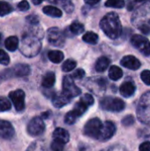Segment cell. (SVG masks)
I'll use <instances>...</instances> for the list:
<instances>
[{"mask_svg": "<svg viewBox=\"0 0 150 151\" xmlns=\"http://www.w3.org/2000/svg\"><path fill=\"white\" fill-rule=\"evenodd\" d=\"M100 27L103 33L111 39H116L121 35L122 26L119 17L115 12L107 13L101 20Z\"/></svg>", "mask_w": 150, "mask_h": 151, "instance_id": "6da1fadb", "label": "cell"}, {"mask_svg": "<svg viewBox=\"0 0 150 151\" xmlns=\"http://www.w3.org/2000/svg\"><path fill=\"white\" fill-rule=\"evenodd\" d=\"M42 48V43L40 42V36L31 32L29 34H26L22 36V40L20 42V51L23 55L27 58H32L36 56Z\"/></svg>", "mask_w": 150, "mask_h": 151, "instance_id": "7a4b0ae2", "label": "cell"}, {"mask_svg": "<svg viewBox=\"0 0 150 151\" xmlns=\"http://www.w3.org/2000/svg\"><path fill=\"white\" fill-rule=\"evenodd\" d=\"M137 116L141 122L150 126V91L141 98L137 108Z\"/></svg>", "mask_w": 150, "mask_h": 151, "instance_id": "3957f363", "label": "cell"}, {"mask_svg": "<svg viewBox=\"0 0 150 151\" xmlns=\"http://www.w3.org/2000/svg\"><path fill=\"white\" fill-rule=\"evenodd\" d=\"M132 22L134 26L140 27L146 25L150 27V2L141 6L133 15Z\"/></svg>", "mask_w": 150, "mask_h": 151, "instance_id": "277c9868", "label": "cell"}, {"mask_svg": "<svg viewBox=\"0 0 150 151\" xmlns=\"http://www.w3.org/2000/svg\"><path fill=\"white\" fill-rule=\"evenodd\" d=\"M100 104L103 110L108 111H121L126 107L125 102L123 100L111 96L104 97L103 99H102Z\"/></svg>", "mask_w": 150, "mask_h": 151, "instance_id": "5b68a950", "label": "cell"}, {"mask_svg": "<svg viewBox=\"0 0 150 151\" xmlns=\"http://www.w3.org/2000/svg\"><path fill=\"white\" fill-rule=\"evenodd\" d=\"M103 124L97 118L92 119L87 122L84 127V134L93 139H99Z\"/></svg>", "mask_w": 150, "mask_h": 151, "instance_id": "8992f818", "label": "cell"}, {"mask_svg": "<svg viewBox=\"0 0 150 151\" xmlns=\"http://www.w3.org/2000/svg\"><path fill=\"white\" fill-rule=\"evenodd\" d=\"M88 108V106L84 102H82L81 100H80V102H78L74 105L73 110L66 113V115L65 117V122L67 125L73 124L76 121L77 118H79L82 114H84V112L87 111Z\"/></svg>", "mask_w": 150, "mask_h": 151, "instance_id": "52a82bcc", "label": "cell"}, {"mask_svg": "<svg viewBox=\"0 0 150 151\" xmlns=\"http://www.w3.org/2000/svg\"><path fill=\"white\" fill-rule=\"evenodd\" d=\"M132 44L145 56H150V42L143 35H134L131 39Z\"/></svg>", "mask_w": 150, "mask_h": 151, "instance_id": "ba28073f", "label": "cell"}, {"mask_svg": "<svg viewBox=\"0 0 150 151\" xmlns=\"http://www.w3.org/2000/svg\"><path fill=\"white\" fill-rule=\"evenodd\" d=\"M48 42L55 47H62L65 44V35L57 27H51L47 32Z\"/></svg>", "mask_w": 150, "mask_h": 151, "instance_id": "9c48e42d", "label": "cell"}, {"mask_svg": "<svg viewBox=\"0 0 150 151\" xmlns=\"http://www.w3.org/2000/svg\"><path fill=\"white\" fill-rule=\"evenodd\" d=\"M63 93L70 98L80 95V89L75 85L72 76H65L63 80Z\"/></svg>", "mask_w": 150, "mask_h": 151, "instance_id": "30bf717a", "label": "cell"}, {"mask_svg": "<svg viewBox=\"0 0 150 151\" xmlns=\"http://www.w3.org/2000/svg\"><path fill=\"white\" fill-rule=\"evenodd\" d=\"M45 130V124L41 117H35L27 125V133L32 136L41 135Z\"/></svg>", "mask_w": 150, "mask_h": 151, "instance_id": "8fae6325", "label": "cell"}, {"mask_svg": "<svg viewBox=\"0 0 150 151\" xmlns=\"http://www.w3.org/2000/svg\"><path fill=\"white\" fill-rule=\"evenodd\" d=\"M9 98L12 102L16 111H22L25 109V93L21 89H17L9 94Z\"/></svg>", "mask_w": 150, "mask_h": 151, "instance_id": "7c38bea8", "label": "cell"}, {"mask_svg": "<svg viewBox=\"0 0 150 151\" xmlns=\"http://www.w3.org/2000/svg\"><path fill=\"white\" fill-rule=\"evenodd\" d=\"M116 133V126L111 121H106L104 124H103L100 137L98 140L102 142H105L110 140Z\"/></svg>", "mask_w": 150, "mask_h": 151, "instance_id": "4fadbf2b", "label": "cell"}, {"mask_svg": "<svg viewBox=\"0 0 150 151\" xmlns=\"http://www.w3.org/2000/svg\"><path fill=\"white\" fill-rule=\"evenodd\" d=\"M15 134L12 125L6 120H0V137L9 140L11 139Z\"/></svg>", "mask_w": 150, "mask_h": 151, "instance_id": "5bb4252c", "label": "cell"}, {"mask_svg": "<svg viewBox=\"0 0 150 151\" xmlns=\"http://www.w3.org/2000/svg\"><path fill=\"white\" fill-rule=\"evenodd\" d=\"M121 65L131 70H137L141 67V62L133 56H126L121 60Z\"/></svg>", "mask_w": 150, "mask_h": 151, "instance_id": "9a60e30c", "label": "cell"}, {"mask_svg": "<svg viewBox=\"0 0 150 151\" xmlns=\"http://www.w3.org/2000/svg\"><path fill=\"white\" fill-rule=\"evenodd\" d=\"M120 94L125 97H130L132 96L135 92V86L131 81H126L124 82L119 88Z\"/></svg>", "mask_w": 150, "mask_h": 151, "instance_id": "2e32d148", "label": "cell"}, {"mask_svg": "<svg viewBox=\"0 0 150 151\" xmlns=\"http://www.w3.org/2000/svg\"><path fill=\"white\" fill-rule=\"evenodd\" d=\"M71 98L69 96H67L66 95H65L64 93L59 94V95H56L53 96L52 98V104L56 108H61L66 104H69Z\"/></svg>", "mask_w": 150, "mask_h": 151, "instance_id": "e0dca14e", "label": "cell"}, {"mask_svg": "<svg viewBox=\"0 0 150 151\" xmlns=\"http://www.w3.org/2000/svg\"><path fill=\"white\" fill-rule=\"evenodd\" d=\"M11 72L17 77H24L30 73V67L25 64H18L13 67Z\"/></svg>", "mask_w": 150, "mask_h": 151, "instance_id": "ac0fdd59", "label": "cell"}, {"mask_svg": "<svg viewBox=\"0 0 150 151\" xmlns=\"http://www.w3.org/2000/svg\"><path fill=\"white\" fill-rule=\"evenodd\" d=\"M53 138L56 139V140H58L62 142H64L65 144L67 143L70 140V135H69V133L64 129V128H57L54 133H53Z\"/></svg>", "mask_w": 150, "mask_h": 151, "instance_id": "d6986e66", "label": "cell"}, {"mask_svg": "<svg viewBox=\"0 0 150 151\" xmlns=\"http://www.w3.org/2000/svg\"><path fill=\"white\" fill-rule=\"evenodd\" d=\"M55 81H56L55 73L52 72H49L44 75L42 81V87H44L46 88H50L53 87V85L55 84Z\"/></svg>", "mask_w": 150, "mask_h": 151, "instance_id": "ffe728a7", "label": "cell"}, {"mask_svg": "<svg viewBox=\"0 0 150 151\" xmlns=\"http://www.w3.org/2000/svg\"><path fill=\"white\" fill-rule=\"evenodd\" d=\"M5 48L9 51H15L19 46V39L17 36H10L4 42Z\"/></svg>", "mask_w": 150, "mask_h": 151, "instance_id": "44dd1931", "label": "cell"}, {"mask_svg": "<svg viewBox=\"0 0 150 151\" xmlns=\"http://www.w3.org/2000/svg\"><path fill=\"white\" fill-rule=\"evenodd\" d=\"M110 63H111V61L108 58L101 57L100 58H98V60L95 63V70L97 72H100V73L104 72L108 68Z\"/></svg>", "mask_w": 150, "mask_h": 151, "instance_id": "7402d4cb", "label": "cell"}, {"mask_svg": "<svg viewBox=\"0 0 150 151\" xmlns=\"http://www.w3.org/2000/svg\"><path fill=\"white\" fill-rule=\"evenodd\" d=\"M42 12L45 14H47L48 16L54 17V18H59L62 16L61 10H59L58 8H57L55 6H51V5H47V6L43 7Z\"/></svg>", "mask_w": 150, "mask_h": 151, "instance_id": "603a6c76", "label": "cell"}, {"mask_svg": "<svg viewBox=\"0 0 150 151\" xmlns=\"http://www.w3.org/2000/svg\"><path fill=\"white\" fill-rule=\"evenodd\" d=\"M48 57H49V59L55 64H58L62 62L64 59V54L60 50H51L49 52Z\"/></svg>", "mask_w": 150, "mask_h": 151, "instance_id": "cb8c5ba5", "label": "cell"}, {"mask_svg": "<svg viewBox=\"0 0 150 151\" xmlns=\"http://www.w3.org/2000/svg\"><path fill=\"white\" fill-rule=\"evenodd\" d=\"M123 76V72L122 70L117 66V65H112L110 70H109V77L112 81H118Z\"/></svg>", "mask_w": 150, "mask_h": 151, "instance_id": "d4e9b609", "label": "cell"}, {"mask_svg": "<svg viewBox=\"0 0 150 151\" xmlns=\"http://www.w3.org/2000/svg\"><path fill=\"white\" fill-rule=\"evenodd\" d=\"M83 41L88 42V43H90V44H95L97 43L98 42V35L94 33V32H87L86 34H84L83 37H82Z\"/></svg>", "mask_w": 150, "mask_h": 151, "instance_id": "484cf974", "label": "cell"}, {"mask_svg": "<svg viewBox=\"0 0 150 151\" xmlns=\"http://www.w3.org/2000/svg\"><path fill=\"white\" fill-rule=\"evenodd\" d=\"M12 12V7L10 4L4 1H0V16H4Z\"/></svg>", "mask_w": 150, "mask_h": 151, "instance_id": "4316f807", "label": "cell"}, {"mask_svg": "<svg viewBox=\"0 0 150 151\" xmlns=\"http://www.w3.org/2000/svg\"><path fill=\"white\" fill-rule=\"evenodd\" d=\"M70 30L73 35H80L84 32V26L80 22H73L70 26Z\"/></svg>", "mask_w": 150, "mask_h": 151, "instance_id": "83f0119b", "label": "cell"}, {"mask_svg": "<svg viewBox=\"0 0 150 151\" xmlns=\"http://www.w3.org/2000/svg\"><path fill=\"white\" fill-rule=\"evenodd\" d=\"M76 62L73 59H67L62 65V69L64 72H71L76 67Z\"/></svg>", "mask_w": 150, "mask_h": 151, "instance_id": "f1b7e54d", "label": "cell"}, {"mask_svg": "<svg viewBox=\"0 0 150 151\" xmlns=\"http://www.w3.org/2000/svg\"><path fill=\"white\" fill-rule=\"evenodd\" d=\"M11 104L10 101L4 96H0V112L7 111L11 109Z\"/></svg>", "mask_w": 150, "mask_h": 151, "instance_id": "f546056e", "label": "cell"}, {"mask_svg": "<svg viewBox=\"0 0 150 151\" xmlns=\"http://www.w3.org/2000/svg\"><path fill=\"white\" fill-rule=\"evenodd\" d=\"M107 7H114V8H122L125 5L124 0H107L105 3Z\"/></svg>", "mask_w": 150, "mask_h": 151, "instance_id": "4dcf8cb0", "label": "cell"}, {"mask_svg": "<svg viewBox=\"0 0 150 151\" xmlns=\"http://www.w3.org/2000/svg\"><path fill=\"white\" fill-rule=\"evenodd\" d=\"M65 143L56 139H53V142L50 144V149L52 151H63Z\"/></svg>", "mask_w": 150, "mask_h": 151, "instance_id": "1f68e13d", "label": "cell"}, {"mask_svg": "<svg viewBox=\"0 0 150 151\" xmlns=\"http://www.w3.org/2000/svg\"><path fill=\"white\" fill-rule=\"evenodd\" d=\"M9 63H10V58L8 54L4 50H0V64L4 65H7Z\"/></svg>", "mask_w": 150, "mask_h": 151, "instance_id": "d6a6232c", "label": "cell"}, {"mask_svg": "<svg viewBox=\"0 0 150 151\" xmlns=\"http://www.w3.org/2000/svg\"><path fill=\"white\" fill-rule=\"evenodd\" d=\"M134 121H135L134 117L133 115H128V116H126L122 119V124L125 127H130V126H133L134 124Z\"/></svg>", "mask_w": 150, "mask_h": 151, "instance_id": "836d02e7", "label": "cell"}, {"mask_svg": "<svg viewBox=\"0 0 150 151\" xmlns=\"http://www.w3.org/2000/svg\"><path fill=\"white\" fill-rule=\"evenodd\" d=\"M80 100H81L82 102H84L88 107L91 106V105H93V104H94V101H95L93 96H91L90 94H86V95H84V96L80 98Z\"/></svg>", "mask_w": 150, "mask_h": 151, "instance_id": "e575fe53", "label": "cell"}, {"mask_svg": "<svg viewBox=\"0 0 150 151\" xmlns=\"http://www.w3.org/2000/svg\"><path fill=\"white\" fill-rule=\"evenodd\" d=\"M141 78L142 80V81L148 85V86H150V71L149 70H145L141 73Z\"/></svg>", "mask_w": 150, "mask_h": 151, "instance_id": "d590c367", "label": "cell"}, {"mask_svg": "<svg viewBox=\"0 0 150 151\" xmlns=\"http://www.w3.org/2000/svg\"><path fill=\"white\" fill-rule=\"evenodd\" d=\"M27 21L31 24L32 26H36L38 25V22H39V18L34 15V14H32V15H29L27 17Z\"/></svg>", "mask_w": 150, "mask_h": 151, "instance_id": "8d00e7d4", "label": "cell"}, {"mask_svg": "<svg viewBox=\"0 0 150 151\" xmlns=\"http://www.w3.org/2000/svg\"><path fill=\"white\" fill-rule=\"evenodd\" d=\"M84 76H85V72H84V70H83V69H78V70H76V71L72 73V79H75V80H81Z\"/></svg>", "mask_w": 150, "mask_h": 151, "instance_id": "74e56055", "label": "cell"}, {"mask_svg": "<svg viewBox=\"0 0 150 151\" xmlns=\"http://www.w3.org/2000/svg\"><path fill=\"white\" fill-rule=\"evenodd\" d=\"M18 9L21 12H26L29 9V4L26 0H22L18 4Z\"/></svg>", "mask_w": 150, "mask_h": 151, "instance_id": "f35d334b", "label": "cell"}, {"mask_svg": "<svg viewBox=\"0 0 150 151\" xmlns=\"http://www.w3.org/2000/svg\"><path fill=\"white\" fill-rule=\"evenodd\" d=\"M139 150H140V151H150L149 142H145L141 143L140 148H139Z\"/></svg>", "mask_w": 150, "mask_h": 151, "instance_id": "ab89813d", "label": "cell"}, {"mask_svg": "<svg viewBox=\"0 0 150 151\" xmlns=\"http://www.w3.org/2000/svg\"><path fill=\"white\" fill-rule=\"evenodd\" d=\"M105 151H127L126 150V148L122 147V146H115V147H111L108 150H105Z\"/></svg>", "mask_w": 150, "mask_h": 151, "instance_id": "60d3db41", "label": "cell"}, {"mask_svg": "<svg viewBox=\"0 0 150 151\" xmlns=\"http://www.w3.org/2000/svg\"><path fill=\"white\" fill-rule=\"evenodd\" d=\"M98 2H100V0H85V3L88 4H90V5L95 4H97Z\"/></svg>", "mask_w": 150, "mask_h": 151, "instance_id": "b9f144b4", "label": "cell"}, {"mask_svg": "<svg viewBox=\"0 0 150 151\" xmlns=\"http://www.w3.org/2000/svg\"><path fill=\"white\" fill-rule=\"evenodd\" d=\"M33 1V3L34 4H40L41 3H42L43 1H45V0H32Z\"/></svg>", "mask_w": 150, "mask_h": 151, "instance_id": "7bdbcfd3", "label": "cell"}, {"mask_svg": "<svg viewBox=\"0 0 150 151\" xmlns=\"http://www.w3.org/2000/svg\"><path fill=\"white\" fill-rule=\"evenodd\" d=\"M57 1H58V2H63V3H65L66 0H57Z\"/></svg>", "mask_w": 150, "mask_h": 151, "instance_id": "ee69618b", "label": "cell"}, {"mask_svg": "<svg viewBox=\"0 0 150 151\" xmlns=\"http://www.w3.org/2000/svg\"><path fill=\"white\" fill-rule=\"evenodd\" d=\"M136 2H143V1H146V0H135Z\"/></svg>", "mask_w": 150, "mask_h": 151, "instance_id": "f6af8a7d", "label": "cell"}, {"mask_svg": "<svg viewBox=\"0 0 150 151\" xmlns=\"http://www.w3.org/2000/svg\"><path fill=\"white\" fill-rule=\"evenodd\" d=\"M0 41H1V35H0Z\"/></svg>", "mask_w": 150, "mask_h": 151, "instance_id": "bcb514c9", "label": "cell"}, {"mask_svg": "<svg viewBox=\"0 0 150 151\" xmlns=\"http://www.w3.org/2000/svg\"><path fill=\"white\" fill-rule=\"evenodd\" d=\"M81 151H84V150H81Z\"/></svg>", "mask_w": 150, "mask_h": 151, "instance_id": "7dc6e473", "label": "cell"}]
</instances>
